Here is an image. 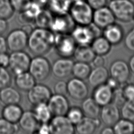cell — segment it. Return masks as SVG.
Listing matches in <instances>:
<instances>
[{"instance_id": "obj_1", "label": "cell", "mask_w": 134, "mask_h": 134, "mask_svg": "<svg viewBox=\"0 0 134 134\" xmlns=\"http://www.w3.org/2000/svg\"><path fill=\"white\" fill-rule=\"evenodd\" d=\"M55 34L48 28L36 27L28 35L27 47L36 55H43L54 47Z\"/></svg>"}, {"instance_id": "obj_2", "label": "cell", "mask_w": 134, "mask_h": 134, "mask_svg": "<svg viewBox=\"0 0 134 134\" xmlns=\"http://www.w3.org/2000/svg\"><path fill=\"white\" fill-rule=\"evenodd\" d=\"M94 9L86 1L72 2L69 14L76 25L87 26L92 23Z\"/></svg>"}, {"instance_id": "obj_3", "label": "cell", "mask_w": 134, "mask_h": 134, "mask_svg": "<svg viewBox=\"0 0 134 134\" xmlns=\"http://www.w3.org/2000/svg\"><path fill=\"white\" fill-rule=\"evenodd\" d=\"M108 6L116 20L122 23H129L133 20L134 3L131 0H110Z\"/></svg>"}, {"instance_id": "obj_4", "label": "cell", "mask_w": 134, "mask_h": 134, "mask_svg": "<svg viewBox=\"0 0 134 134\" xmlns=\"http://www.w3.org/2000/svg\"><path fill=\"white\" fill-rule=\"evenodd\" d=\"M28 72L38 81L46 80L51 72V65L43 55H36L31 59Z\"/></svg>"}, {"instance_id": "obj_5", "label": "cell", "mask_w": 134, "mask_h": 134, "mask_svg": "<svg viewBox=\"0 0 134 134\" xmlns=\"http://www.w3.org/2000/svg\"><path fill=\"white\" fill-rule=\"evenodd\" d=\"M76 47L77 44L71 34H55L53 48L60 57H73Z\"/></svg>"}, {"instance_id": "obj_6", "label": "cell", "mask_w": 134, "mask_h": 134, "mask_svg": "<svg viewBox=\"0 0 134 134\" xmlns=\"http://www.w3.org/2000/svg\"><path fill=\"white\" fill-rule=\"evenodd\" d=\"M31 59L23 50L13 51L9 54L8 67L15 75L28 71Z\"/></svg>"}, {"instance_id": "obj_7", "label": "cell", "mask_w": 134, "mask_h": 134, "mask_svg": "<svg viewBox=\"0 0 134 134\" xmlns=\"http://www.w3.org/2000/svg\"><path fill=\"white\" fill-rule=\"evenodd\" d=\"M75 25L69 13L55 15L49 29L55 34H70Z\"/></svg>"}, {"instance_id": "obj_8", "label": "cell", "mask_w": 134, "mask_h": 134, "mask_svg": "<svg viewBox=\"0 0 134 134\" xmlns=\"http://www.w3.org/2000/svg\"><path fill=\"white\" fill-rule=\"evenodd\" d=\"M28 34L23 29H15L7 35L6 41L7 48L12 52L24 50L27 47Z\"/></svg>"}, {"instance_id": "obj_9", "label": "cell", "mask_w": 134, "mask_h": 134, "mask_svg": "<svg viewBox=\"0 0 134 134\" xmlns=\"http://www.w3.org/2000/svg\"><path fill=\"white\" fill-rule=\"evenodd\" d=\"M110 77L121 85L127 83L130 76V71L128 63L123 60L117 59L113 61L109 69Z\"/></svg>"}, {"instance_id": "obj_10", "label": "cell", "mask_w": 134, "mask_h": 134, "mask_svg": "<svg viewBox=\"0 0 134 134\" xmlns=\"http://www.w3.org/2000/svg\"><path fill=\"white\" fill-rule=\"evenodd\" d=\"M48 124L50 133L73 134L75 132L74 125L65 115L54 116Z\"/></svg>"}, {"instance_id": "obj_11", "label": "cell", "mask_w": 134, "mask_h": 134, "mask_svg": "<svg viewBox=\"0 0 134 134\" xmlns=\"http://www.w3.org/2000/svg\"><path fill=\"white\" fill-rule=\"evenodd\" d=\"M67 94L72 99L82 101L88 94V88L84 80L73 77L67 82Z\"/></svg>"}, {"instance_id": "obj_12", "label": "cell", "mask_w": 134, "mask_h": 134, "mask_svg": "<svg viewBox=\"0 0 134 134\" xmlns=\"http://www.w3.org/2000/svg\"><path fill=\"white\" fill-rule=\"evenodd\" d=\"M52 95L50 88L42 84H36L28 91L27 98L29 102L35 105L42 103H47Z\"/></svg>"}, {"instance_id": "obj_13", "label": "cell", "mask_w": 134, "mask_h": 134, "mask_svg": "<svg viewBox=\"0 0 134 134\" xmlns=\"http://www.w3.org/2000/svg\"><path fill=\"white\" fill-rule=\"evenodd\" d=\"M47 104L53 116L65 115L70 107L68 98L61 94H52Z\"/></svg>"}, {"instance_id": "obj_14", "label": "cell", "mask_w": 134, "mask_h": 134, "mask_svg": "<svg viewBox=\"0 0 134 134\" xmlns=\"http://www.w3.org/2000/svg\"><path fill=\"white\" fill-rule=\"evenodd\" d=\"M70 34L78 46H90L95 38L89 25L87 26L76 25Z\"/></svg>"}, {"instance_id": "obj_15", "label": "cell", "mask_w": 134, "mask_h": 134, "mask_svg": "<svg viewBox=\"0 0 134 134\" xmlns=\"http://www.w3.org/2000/svg\"><path fill=\"white\" fill-rule=\"evenodd\" d=\"M115 20L116 18L108 6L94 9L93 11L92 23L102 29L115 23Z\"/></svg>"}, {"instance_id": "obj_16", "label": "cell", "mask_w": 134, "mask_h": 134, "mask_svg": "<svg viewBox=\"0 0 134 134\" xmlns=\"http://www.w3.org/2000/svg\"><path fill=\"white\" fill-rule=\"evenodd\" d=\"M99 116L105 126L113 127L121 117L120 109L117 105L111 102L102 106Z\"/></svg>"}, {"instance_id": "obj_17", "label": "cell", "mask_w": 134, "mask_h": 134, "mask_svg": "<svg viewBox=\"0 0 134 134\" xmlns=\"http://www.w3.org/2000/svg\"><path fill=\"white\" fill-rule=\"evenodd\" d=\"M74 62L70 58H63L57 59L51 65V72L57 78L63 79L72 74Z\"/></svg>"}, {"instance_id": "obj_18", "label": "cell", "mask_w": 134, "mask_h": 134, "mask_svg": "<svg viewBox=\"0 0 134 134\" xmlns=\"http://www.w3.org/2000/svg\"><path fill=\"white\" fill-rule=\"evenodd\" d=\"M19 127L24 131L29 133H36L41 124L32 111L23 112L19 121Z\"/></svg>"}, {"instance_id": "obj_19", "label": "cell", "mask_w": 134, "mask_h": 134, "mask_svg": "<svg viewBox=\"0 0 134 134\" xmlns=\"http://www.w3.org/2000/svg\"><path fill=\"white\" fill-rule=\"evenodd\" d=\"M100 120L98 118L84 116L77 124L74 125L75 132L79 134H93L100 126Z\"/></svg>"}, {"instance_id": "obj_20", "label": "cell", "mask_w": 134, "mask_h": 134, "mask_svg": "<svg viewBox=\"0 0 134 134\" xmlns=\"http://www.w3.org/2000/svg\"><path fill=\"white\" fill-rule=\"evenodd\" d=\"M92 97L100 106L112 102L113 90L106 83L94 87Z\"/></svg>"}, {"instance_id": "obj_21", "label": "cell", "mask_w": 134, "mask_h": 134, "mask_svg": "<svg viewBox=\"0 0 134 134\" xmlns=\"http://www.w3.org/2000/svg\"><path fill=\"white\" fill-rule=\"evenodd\" d=\"M103 36L111 45L119 44L124 37L123 29L115 23L108 26L103 29Z\"/></svg>"}, {"instance_id": "obj_22", "label": "cell", "mask_w": 134, "mask_h": 134, "mask_svg": "<svg viewBox=\"0 0 134 134\" xmlns=\"http://www.w3.org/2000/svg\"><path fill=\"white\" fill-rule=\"evenodd\" d=\"M109 71L104 66L95 67L87 77L88 84L93 87L103 84L109 77Z\"/></svg>"}, {"instance_id": "obj_23", "label": "cell", "mask_w": 134, "mask_h": 134, "mask_svg": "<svg viewBox=\"0 0 134 134\" xmlns=\"http://www.w3.org/2000/svg\"><path fill=\"white\" fill-rule=\"evenodd\" d=\"M21 98L20 93L10 85L0 89V101L5 105L19 104Z\"/></svg>"}, {"instance_id": "obj_24", "label": "cell", "mask_w": 134, "mask_h": 134, "mask_svg": "<svg viewBox=\"0 0 134 134\" xmlns=\"http://www.w3.org/2000/svg\"><path fill=\"white\" fill-rule=\"evenodd\" d=\"M24 111L18 104L6 105L2 111V117L10 122H18Z\"/></svg>"}, {"instance_id": "obj_25", "label": "cell", "mask_w": 134, "mask_h": 134, "mask_svg": "<svg viewBox=\"0 0 134 134\" xmlns=\"http://www.w3.org/2000/svg\"><path fill=\"white\" fill-rule=\"evenodd\" d=\"M15 84L20 90L28 92L36 84V80L28 71H27L15 75Z\"/></svg>"}, {"instance_id": "obj_26", "label": "cell", "mask_w": 134, "mask_h": 134, "mask_svg": "<svg viewBox=\"0 0 134 134\" xmlns=\"http://www.w3.org/2000/svg\"><path fill=\"white\" fill-rule=\"evenodd\" d=\"M96 54L91 46H78L75 50L73 56L76 61L90 63Z\"/></svg>"}, {"instance_id": "obj_27", "label": "cell", "mask_w": 134, "mask_h": 134, "mask_svg": "<svg viewBox=\"0 0 134 134\" xmlns=\"http://www.w3.org/2000/svg\"><path fill=\"white\" fill-rule=\"evenodd\" d=\"M81 109L85 116L91 118H98L100 106H99L93 98L87 97L82 100Z\"/></svg>"}, {"instance_id": "obj_28", "label": "cell", "mask_w": 134, "mask_h": 134, "mask_svg": "<svg viewBox=\"0 0 134 134\" xmlns=\"http://www.w3.org/2000/svg\"><path fill=\"white\" fill-rule=\"evenodd\" d=\"M48 9L54 15L69 13L72 0H48Z\"/></svg>"}, {"instance_id": "obj_29", "label": "cell", "mask_w": 134, "mask_h": 134, "mask_svg": "<svg viewBox=\"0 0 134 134\" xmlns=\"http://www.w3.org/2000/svg\"><path fill=\"white\" fill-rule=\"evenodd\" d=\"M90 46L96 55L103 56L108 54L111 48L109 41L104 36H100L95 38Z\"/></svg>"}, {"instance_id": "obj_30", "label": "cell", "mask_w": 134, "mask_h": 134, "mask_svg": "<svg viewBox=\"0 0 134 134\" xmlns=\"http://www.w3.org/2000/svg\"><path fill=\"white\" fill-rule=\"evenodd\" d=\"M32 111L38 120L41 123H48L52 117V115L46 103H42L34 105Z\"/></svg>"}, {"instance_id": "obj_31", "label": "cell", "mask_w": 134, "mask_h": 134, "mask_svg": "<svg viewBox=\"0 0 134 134\" xmlns=\"http://www.w3.org/2000/svg\"><path fill=\"white\" fill-rule=\"evenodd\" d=\"M53 16L49 9L42 8L35 17L34 23L37 27L49 29Z\"/></svg>"}, {"instance_id": "obj_32", "label": "cell", "mask_w": 134, "mask_h": 134, "mask_svg": "<svg viewBox=\"0 0 134 134\" xmlns=\"http://www.w3.org/2000/svg\"><path fill=\"white\" fill-rule=\"evenodd\" d=\"M113 128L114 133L132 134L134 133V122L121 118L113 125Z\"/></svg>"}, {"instance_id": "obj_33", "label": "cell", "mask_w": 134, "mask_h": 134, "mask_svg": "<svg viewBox=\"0 0 134 134\" xmlns=\"http://www.w3.org/2000/svg\"><path fill=\"white\" fill-rule=\"evenodd\" d=\"M91 70L88 63L76 61L73 63L72 74L74 77L84 80L87 79Z\"/></svg>"}, {"instance_id": "obj_34", "label": "cell", "mask_w": 134, "mask_h": 134, "mask_svg": "<svg viewBox=\"0 0 134 134\" xmlns=\"http://www.w3.org/2000/svg\"><path fill=\"white\" fill-rule=\"evenodd\" d=\"M120 106L121 117L134 121V100H126Z\"/></svg>"}, {"instance_id": "obj_35", "label": "cell", "mask_w": 134, "mask_h": 134, "mask_svg": "<svg viewBox=\"0 0 134 134\" xmlns=\"http://www.w3.org/2000/svg\"><path fill=\"white\" fill-rule=\"evenodd\" d=\"M14 12L10 0H0V18L9 19L13 16Z\"/></svg>"}, {"instance_id": "obj_36", "label": "cell", "mask_w": 134, "mask_h": 134, "mask_svg": "<svg viewBox=\"0 0 134 134\" xmlns=\"http://www.w3.org/2000/svg\"><path fill=\"white\" fill-rule=\"evenodd\" d=\"M65 116L75 125L83 118L84 114L81 108L77 106H73L70 107Z\"/></svg>"}, {"instance_id": "obj_37", "label": "cell", "mask_w": 134, "mask_h": 134, "mask_svg": "<svg viewBox=\"0 0 134 134\" xmlns=\"http://www.w3.org/2000/svg\"><path fill=\"white\" fill-rule=\"evenodd\" d=\"M19 127L3 117L0 118V134H14L18 131Z\"/></svg>"}, {"instance_id": "obj_38", "label": "cell", "mask_w": 134, "mask_h": 134, "mask_svg": "<svg viewBox=\"0 0 134 134\" xmlns=\"http://www.w3.org/2000/svg\"><path fill=\"white\" fill-rule=\"evenodd\" d=\"M12 76L6 68L0 66V89L10 85Z\"/></svg>"}, {"instance_id": "obj_39", "label": "cell", "mask_w": 134, "mask_h": 134, "mask_svg": "<svg viewBox=\"0 0 134 134\" xmlns=\"http://www.w3.org/2000/svg\"><path fill=\"white\" fill-rule=\"evenodd\" d=\"M124 38V46L131 52H134V27L130 29Z\"/></svg>"}, {"instance_id": "obj_40", "label": "cell", "mask_w": 134, "mask_h": 134, "mask_svg": "<svg viewBox=\"0 0 134 134\" xmlns=\"http://www.w3.org/2000/svg\"><path fill=\"white\" fill-rule=\"evenodd\" d=\"M10 2L14 11L19 13L26 9L31 0H10Z\"/></svg>"}, {"instance_id": "obj_41", "label": "cell", "mask_w": 134, "mask_h": 134, "mask_svg": "<svg viewBox=\"0 0 134 134\" xmlns=\"http://www.w3.org/2000/svg\"><path fill=\"white\" fill-rule=\"evenodd\" d=\"M126 100L122 93V86H120L113 90V96L112 102L116 105L121 106Z\"/></svg>"}, {"instance_id": "obj_42", "label": "cell", "mask_w": 134, "mask_h": 134, "mask_svg": "<svg viewBox=\"0 0 134 134\" xmlns=\"http://www.w3.org/2000/svg\"><path fill=\"white\" fill-rule=\"evenodd\" d=\"M122 93L126 100H134V84H125L122 86Z\"/></svg>"}, {"instance_id": "obj_43", "label": "cell", "mask_w": 134, "mask_h": 134, "mask_svg": "<svg viewBox=\"0 0 134 134\" xmlns=\"http://www.w3.org/2000/svg\"><path fill=\"white\" fill-rule=\"evenodd\" d=\"M54 94L65 95L67 94V83L63 80L57 82L53 87Z\"/></svg>"}, {"instance_id": "obj_44", "label": "cell", "mask_w": 134, "mask_h": 134, "mask_svg": "<svg viewBox=\"0 0 134 134\" xmlns=\"http://www.w3.org/2000/svg\"><path fill=\"white\" fill-rule=\"evenodd\" d=\"M94 10L107 6L108 0H85Z\"/></svg>"}, {"instance_id": "obj_45", "label": "cell", "mask_w": 134, "mask_h": 134, "mask_svg": "<svg viewBox=\"0 0 134 134\" xmlns=\"http://www.w3.org/2000/svg\"><path fill=\"white\" fill-rule=\"evenodd\" d=\"M91 63L94 68L104 66L105 64V59L103 55H96Z\"/></svg>"}, {"instance_id": "obj_46", "label": "cell", "mask_w": 134, "mask_h": 134, "mask_svg": "<svg viewBox=\"0 0 134 134\" xmlns=\"http://www.w3.org/2000/svg\"><path fill=\"white\" fill-rule=\"evenodd\" d=\"M9 55L6 52L0 54V66L7 68L9 65Z\"/></svg>"}, {"instance_id": "obj_47", "label": "cell", "mask_w": 134, "mask_h": 134, "mask_svg": "<svg viewBox=\"0 0 134 134\" xmlns=\"http://www.w3.org/2000/svg\"><path fill=\"white\" fill-rule=\"evenodd\" d=\"M36 133L40 134H48L50 133V127L48 123H41Z\"/></svg>"}, {"instance_id": "obj_48", "label": "cell", "mask_w": 134, "mask_h": 134, "mask_svg": "<svg viewBox=\"0 0 134 134\" xmlns=\"http://www.w3.org/2000/svg\"><path fill=\"white\" fill-rule=\"evenodd\" d=\"M105 83L107 84L113 90H114L115 89L121 86L116 80L111 77H109Z\"/></svg>"}, {"instance_id": "obj_49", "label": "cell", "mask_w": 134, "mask_h": 134, "mask_svg": "<svg viewBox=\"0 0 134 134\" xmlns=\"http://www.w3.org/2000/svg\"><path fill=\"white\" fill-rule=\"evenodd\" d=\"M7 46L6 41V38L3 37L2 35L0 36V54L7 52Z\"/></svg>"}, {"instance_id": "obj_50", "label": "cell", "mask_w": 134, "mask_h": 134, "mask_svg": "<svg viewBox=\"0 0 134 134\" xmlns=\"http://www.w3.org/2000/svg\"><path fill=\"white\" fill-rule=\"evenodd\" d=\"M8 28V23L7 20L0 18V36L5 33Z\"/></svg>"}, {"instance_id": "obj_51", "label": "cell", "mask_w": 134, "mask_h": 134, "mask_svg": "<svg viewBox=\"0 0 134 134\" xmlns=\"http://www.w3.org/2000/svg\"><path fill=\"white\" fill-rule=\"evenodd\" d=\"M100 133L101 134H114V131L113 127L106 126L101 130Z\"/></svg>"}, {"instance_id": "obj_52", "label": "cell", "mask_w": 134, "mask_h": 134, "mask_svg": "<svg viewBox=\"0 0 134 134\" xmlns=\"http://www.w3.org/2000/svg\"><path fill=\"white\" fill-rule=\"evenodd\" d=\"M130 72L134 74V54H133L129 59L128 63Z\"/></svg>"}, {"instance_id": "obj_53", "label": "cell", "mask_w": 134, "mask_h": 134, "mask_svg": "<svg viewBox=\"0 0 134 134\" xmlns=\"http://www.w3.org/2000/svg\"><path fill=\"white\" fill-rule=\"evenodd\" d=\"M133 20H134V14H133Z\"/></svg>"}]
</instances>
